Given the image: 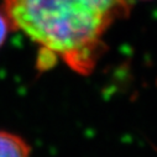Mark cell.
<instances>
[{"instance_id":"obj_1","label":"cell","mask_w":157,"mask_h":157,"mask_svg":"<svg viewBox=\"0 0 157 157\" xmlns=\"http://www.w3.org/2000/svg\"><path fill=\"white\" fill-rule=\"evenodd\" d=\"M11 26L73 68L93 63L101 37L129 13L125 0H4Z\"/></svg>"},{"instance_id":"obj_2","label":"cell","mask_w":157,"mask_h":157,"mask_svg":"<svg viewBox=\"0 0 157 157\" xmlns=\"http://www.w3.org/2000/svg\"><path fill=\"white\" fill-rule=\"evenodd\" d=\"M30 145L19 135L0 131V157H30Z\"/></svg>"},{"instance_id":"obj_3","label":"cell","mask_w":157,"mask_h":157,"mask_svg":"<svg viewBox=\"0 0 157 157\" xmlns=\"http://www.w3.org/2000/svg\"><path fill=\"white\" fill-rule=\"evenodd\" d=\"M10 27H11V22L8 19V16L5 14L0 13V47L4 45L6 37L9 35Z\"/></svg>"}]
</instances>
